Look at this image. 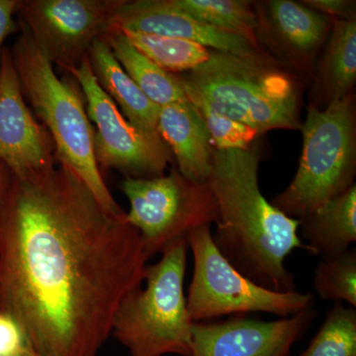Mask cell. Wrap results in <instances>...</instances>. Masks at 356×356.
Here are the masks:
<instances>
[{
    "mask_svg": "<svg viewBox=\"0 0 356 356\" xmlns=\"http://www.w3.org/2000/svg\"><path fill=\"white\" fill-rule=\"evenodd\" d=\"M314 288L325 301L346 302L356 307V252L348 250L343 254L322 259L314 273Z\"/></svg>",
    "mask_w": 356,
    "mask_h": 356,
    "instance_id": "obj_23",
    "label": "cell"
},
{
    "mask_svg": "<svg viewBox=\"0 0 356 356\" xmlns=\"http://www.w3.org/2000/svg\"><path fill=\"white\" fill-rule=\"evenodd\" d=\"M120 0H19L21 24L50 60L67 72L88 57L111 27Z\"/></svg>",
    "mask_w": 356,
    "mask_h": 356,
    "instance_id": "obj_10",
    "label": "cell"
},
{
    "mask_svg": "<svg viewBox=\"0 0 356 356\" xmlns=\"http://www.w3.org/2000/svg\"><path fill=\"white\" fill-rule=\"evenodd\" d=\"M307 250L322 259L343 254L356 241V185L300 219Z\"/></svg>",
    "mask_w": 356,
    "mask_h": 356,
    "instance_id": "obj_18",
    "label": "cell"
},
{
    "mask_svg": "<svg viewBox=\"0 0 356 356\" xmlns=\"http://www.w3.org/2000/svg\"><path fill=\"white\" fill-rule=\"evenodd\" d=\"M300 2L332 20H350L356 18L355 0H303Z\"/></svg>",
    "mask_w": 356,
    "mask_h": 356,
    "instance_id": "obj_26",
    "label": "cell"
},
{
    "mask_svg": "<svg viewBox=\"0 0 356 356\" xmlns=\"http://www.w3.org/2000/svg\"><path fill=\"white\" fill-rule=\"evenodd\" d=\"M67 72L81 86L88 118L95 123L93 151L99 168H113L130 178L165 175L172 161L170 147L161 136L144 132L124 117L100 88L88 57Z\"/></svg>",
    "mask_w": 356,
    "mask_h": 356,
    "instance_id": "obj_9",
    "label": "cell"
},
{
    "mask_svg": "<svg viewBox=\"0 0 356 356\" xmlns=\"http://www.w3.org/2000/svg\"><path fill=\"white\" fill-rule=\"evenodd\" d=\"M120 188L130 203L126 220L139 232L147 259L193 229L219 222L209 184L188 179L177 170L156 177H126Z\"/></svg>",
    "mask_w": 356,
    "mask_h": 356,
    "instance_id": "obj_8",
    "label": "cell"
},
{
    "mask_svg": "<svg viewBox=\"0 0 356 356\" xmlns=\"http://www.w3.org/2000/svg\"><path fill=\"white\" fill-rule=\"evenodd\" d=\"M257 44L268 57L310 84L332 19L292 0L252 1Z\"/></svg>",
    "mask_w": 356,
    "mask_h": 356,
    "instance_id": "obj_11",
    "label": "cell"
},
{
    "mask_svg": "<svg viewBox=\"0 0 356 356\" xmlns=\"http://www.w3.org/2000/svg\"><path fill=\"white\" fill-rule=\"evenodd\" d=\"M186 98L202 118L217 151L252 149L261 137L254 129L220 113L197 96L186 95Z\"/></svg>",
    "mask_w": 356,
    "mask_h": 356,
    "instance_id": "obj_24",
    "label": "cell"
},
{
    "mask_svg": "<svg viewBox=\"0 0 356 356\" xmlns=\"http://www.w3.org/2000/svg\"><path fill=\"white\" fill-rule=\"evenodd\" d=\"M27 346L19 325L10 316L0 312V356H13Z\"/></svg>",
    "mask_w": 356,
    "mask_h": 356,
    "instance_id": "obj_25",
    "label": "cell"
},
{
    "mask_svg": "<svg viewBox=\"0 0 356 356\" xmlns=\"http://www.w3.org/2000/svg\"><path fill=\"white\" fill-rule=\"evenodd\" d=\"M121 32L143 55L170 74L191 72L204 64L211 55L209 49L186 40L128 30Z\"/></svg>",
    "mask_w": 356,
    "mask_h": 356,
    "instance_id": "obj_21",
    "label": "cell"
},
{
    "mask_svg": "<svg viewBox=\"0 0 356 356\" xmlns=\"http://www.w3.org/2000/svg\"><path fill=\"white\" fill-rule=\"evenodd\" d=\"M187 243L194 259L186 298L193 322L259 312L287 318L314 306L311 293L271 291L245 277L218 250L210 226L191 231Z\"/></svg>",
    "mask_w": 356,
    "mask_h": 356,
    "instance_id": "obj_7",
    "label": "cell"
},
{
    "mask_svg": "<svg viewBox=\"0 0 356 356\" xmlns=\"http://www.w3.org/2000/svg\"><path fill=\"white\" fill-rule=\"evenodd\" d=\"M91 70L102 90L113 100L130 123L151 135H159V106L147 97L122 69L103 37L91 44L88 53Z\"/></svg>",
    "mask_w": 356,
    "mask_h": 356,
    "instance_id": "obj_17",
    "label": "cell"
},
{
    "mask_svg": "<svg viewBox=\"0 0 356 356\" xmlns=\"http://www.w3.org/2000/svg\"><path fill=\"white\" fill-rule=\"evenodd\" d=\"M177 76L185 96H197L261 135L301 129L305 84L266 54L211 51L204 64Z\"/></svg>",
    "mask_w": 356,
    "mask_h": 356,
    "instance_id": "obj_3",
    "label": "cell"
},
{
    "mask_svg": "<svg viewBox=\"0 0 356 356\" xmlns=\"http://www.w3.org/2000/svg\"><path fill=\"white\" fill-rule=\"evenodd\" d=\"M13 356H42L38 355L36 351L32 350L29 346H26L23 350H21L19 353H16L15 355Z\"/></svg>",
    "mask_w": 356,
    "mask_h": 356,
    "instance_id": "obj_29",
    "label": "cell"
},
{
    "mask_svg": "<svg viewBox=\"0 0 356 356\" xmlns=\"http://www.w3.org/2000/svg\"><path fill=\"white\" fill-rule=\"evenodd\" d=\"M298 356H356L355 308L334 302L308 348Z\"/></svg>",
    "mask_w": 356,
    "mask_h": 356,
    "instance_id": "obj_22",
    "label": "cell"
},
{
    "mask_svg": "<svg viewBox=\"0 0 356 356\" xmlns=\"http://www.w3.org/2000/svg\"><path fill=\"white\" fill-rule=\"evenodd\" d=\"M194 19L221 31L236 35L255 47L257 17L252 1L248 0H172Z\"/></svg>",
    "mask_w": 356,
    "mask_h": 356,
    "instance_id": "obj_20",
    "label": "cell"
},
{
    "mask_svg": "<svg viewBox=\"0 0 356 356\" xmlns=\"http://www.w3.org/2000/svg\"><path fill=\"white\" fill-rule=\"evenodd\" d=\"M146 33L194 42L211 51L235 55L266 54L236 35L221 31L177 8L172 0H120L109 31Z\"/></svg>",
    "mask_w": 356,
    "mask_h": 356,
    "instance_id": "obj_14",
    "label": "cell"
},
{
    "mask_svg": "<svg viewBox=\"0 0 356 356\" xmlns=\"http://www.w3.org/2000/svg\"><path fill=\"white\" fill-rule=\"evenodd\" d=\"M18 6L19 0H0V57L7 37L19 28L14 19V16L17 14Z\"/></svg>",
    "mask_w": 356,
    "mask_h": 356,
    "instance_id": "obj_27",
    "label": "cell"
},
{
    "mask_svg": "<svg viewBox=\"0 0 356 356\" xmlns=\"http://www.w3.org/2000/svg\"><path fill=\"white\" fill-rule=\"evenodd\" d=\"M159 135L177 159V170L196 182H208L213 168L210 134L188 100L159 107Z\"/></svg>",
    "mask_w": 356,
    "mask_h": 356,
    "instance_id": "obj_15",
    "label": "cell"
},
{
    "mask_svg": "<svg viewBox=\"0 0 356 356\" xmlns=\"http://www.w3.org/2000/svg\"><path fill=\"white\" fill-rule=\"evenodd\" d=\"M187 238L147 266L146 287L129 293L115 312L111 334L131 356L192 355V324L184 295Z\"/></svg>",
    "mask_w": 356,
    "mask_h": 356,
    "instance_id": "obj_5",
    "label": "cell"
},
{
    "mask_svg": "<svg viewBox=\"0 0 356 356\" xmlns=\"http://www.w3.org/2000/svg\"><path fill=\"white\" fill-rule=\"evenodd\" d=\"M259 154L248 149L217 151L209 184L219 209L213 241L236 269L275 292L296 291L285 259L296 248L307 250L298 236L300 220L286 216L261 193Z\"/></svg>",
    "mask_w": 356,
    "mask_h": 356,
    "instance_id": "obj_2",
    "label": "cell"
},
{
    "mask_svg": "<svg viewBox=\"0 0 356 356\" xmlns=\"http://www.w3.org/2000/svg\"><path fill=\"white\" fill-rule=\"evenodd\" d=\"M318 317L313 307L277 321L245 316L192 324L191 356H289Z\"/></svg>",
    "mask_w": 356,
    "mask_h": 356,
    "instance_id": "obj_12",
    "label": "cell"
},
{
    "mask_svg": "<svg viewBox=\"0 0 356 356\" xmlns=\"http://www.w3.org/2000/svg\"><path fill=\"white\" fill-rule=\"evenodd\" d=\"M318 55L309 90V106L325 109L355 92L356 18L332 20L329 36Z\"/></svg>",
    "mask_w": 356,
    "mask_h": 356,
    "instance_id": "obj_16",
    "label": "cell"
},
{
    "mask_svg": "<svg viewBox=\"0 0 356 356\" xmlns=\"http://www.w3.org/2000/svg\"><path fill=\"white\" fill-rule=\"evenodd\" d=\"M0 159L15 178L48 172L58 163L50 134L25 102L7 47L0 57Z\"/></svg>",
    "mask_w": 356,
    "mask_h": 356,
    "instance_id": "obj_13",
    "label": "cell"
},
{
    "mask_svg": "<svg viewBox=\"0 0 356 356\" xmlns=\"http://www.w3.org/2000/svg\"><path fill=\"white\" fill-rule=\"evenodd\" d=\"M13 175L9 168L4 165L0 159V202L8 191L9 187L13 184Z\"/></svg>",
    "mask_w": 356,
    "mask_h": 356,
    "instance_id": "obj_28",
    "label": "cell"
},
{
    "mask_svg": "<svg viewBox=\"0 0 356 356\" xmlns=\"http://www.w3.org/2000/svg\"><path fill=\"white\" fill-rule=\"evenodd\" d=\"M147 261L126 213L65 166L13 177L0 202V312L40 355L97 356Z\"/></svg>",
    "mask_w": 356,
    "mask_h": 356,
    "instance_id": "obj_1",
    "label": "cell"
},
{
    "mask_svg": "<svg viewBox=\"0 0 356 356\" xmlns=\"http://www.w3.org/2000/svg\"><path fill=\"white\" fill-rule=\"evenodd\" d=\"M300 131L303 147L298 170L271 201L286 216L298 220L355 184V93L325 109L308 105Z\"/></svg>",
    "mask_w": 356,
    "mask_h": 356,
    "instance_id": "obj_6",
    "label": "cell"
},
{
    "mask_svg": "<svg viewBox=\"0 0 356 356\" xmlns=\"http://www.w3.org/2000/svg\"><path fill=\"white\" fill-rule=\"evenodd\" d=\"M10 49L26 102L50 134L58 165L69 168L112 214H124L105 184L93 151V130L81 93L72 81L58 79L54 65L24 26Z\"/></svg>",
    "mask_w": 356,
    "mask_h": 356,
    "instance_id": "obj_4",
    "label": "cell"
},
{
    "mask_svg": "<svg viewBox=\"0 0 356 356\" xmlns=\"http://www.w3.org/2000/svg\"><path fill=\"white\" fill-rule=\"evenodd\" d=\"M122 69L158 106L186 102L184 88L177 74H170L154 64L121 31H109L103 36Z\"/></svg>",
    "mask_w": 356,
    "mask_h": 356,
    "instance_id": "obj_19",
    "label": "cell"
}]
</instances>
